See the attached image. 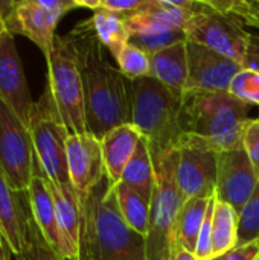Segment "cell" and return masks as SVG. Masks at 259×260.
<instances>
[{"instance_id": "cell-1", "label": "cell", "mask_w": 259, "mask_h": 260, "mask_svg": "<svg viewBox=\"0 0 259 260\" xmlns=\"http://www.w3.org/2000/svg\"><path fill=\"white\" fill-rule=\"evenodd\" d=\"M67 37L82 79L87 129L101 140L111 129L131 123L130 81L105 59L104 46L89 18L79 21Z\"/></svg>"}, {"instance_id": "cell-2", "label": "cell", "mask_w": 259, "mask_h": 260, "mask_svg": "<svg viewBox=\"0 0 259 260\" xmlns=\"http://www.w3.org/2000/svg\"><path fill=\"white\" fill-rule=\"evenodd\" d=\"M79 260H148L145 236L124 221L107 174L81 200Z\"/></svg>"}, {"instance_id": "cell-3", "label": "cell", "mask_w": 259, "mask_h": 260, "mask_svg": "<svg viewBox=\"0 0 259 260\" xmlns=\"http://www.w3.org/2000/svg\"><path fill=\"white\" fill-rule=\"evenodd\" d=\"M250 108L229 91H185L180 107L183 143H197L214 152L243 148Z\"/></svg>"}, {"instance_id": "cell-4", "label": "cell", "mask_w": 259, "mask_h": 260, "mask_svg": "<svg viewBox=\"0 0 259 260\" xmlns=\"http://www.w3.org/2000/svg\"><path fill=\"white\" fill-rule=\"evenodd\" d=\"M131 123L148 146L154 168L160 160L179 151L185 134L180 126L182 96L153 76L130 81Z\"/></svg>"}, {"instance_id": "cell-5", "label": "cell", "mask_w": 259, "mask_h": 260, "mask_svg": "<svg viewBox=\"0 0 259 260\" xmlns=\"http://www.w3.org/2000/svg\"><path fill=\"white\" fill-rule=\"evenodd\" d=\"M179 151L165 155L156 166V189L151 201L150 224L145 236L147 259L171 260L176 250V227L185 203L177 184Z\"/></svg>"}, {"instance_id": "cell-6", "label": "cell", "mask_w": 259, "mask_h": 260, "mask_svg": "<svg viewBox=\"0 0 259 260\" xmlns=\"http://www.w3.org/2000/svg\"><path fill=\"white\" fill-rule=\"evenodd\" d=\"M27 128L35 158L47 180L60 187L73 189L66 154V143L70 133L58 113L49 87L34 102Z\"/></svg>"}, {"instance_id": "cell-7", "label": "cell", "mask_w": 259, "mask_h": 260, "mask_svg": "<svg viewBox=\"0 0 259 260\" xmlns=\"http://www.w3.org/2000/svg\"><path fill=\"white\" fill-rule=\"evenodd\" d=\"M49 70V90L58 113L70 134H85V105L82 79L75 49L67 35H56L50 55L46 58Z\"/></svg>"}, {"instance_id": "cell-8", "label": "cell", "mask_w": 259, "mask_h": 260, "mask_svg": "<svg viewBox=\"0 0 259 260\" xmlns=\"http://www.w3.org/2000/svg\"><path fill=\"white\" fill-rule=\"evenodd\" d=\"M35 166V154L27 125L0 98V169L11 186L27 190Z\"/></svg>"}, {"instance_id": "cell-9", "label": "cell", "mask_w": 259, "mask_h": 260, "mask_svg": "<svg viewBox=\"0 0 259 260\" xmlns=\"http://www.w3.org/2000/svg\"><path fill=\"white\" fill-rule=\"evenodd\" d=\"M75 8L76 0H14L6 24L12 35L29 38L47 58L55 43L58 21Z\"/></svg>"}, {"instance_id": "cell-10", "label": "cell", "mask_w": 259, "mask_h": 260, "mask_svg": "<svg viewBox=\"0 0 259 260\" xmlns=\"http://www.w3.org/2000/svg\"><path fill=\"white\" fill-rule=\"evenodd\" d=\"M183 30L188 41L212 49L244 66L250 32L209 11L202 0H197V9L185 23Z\"/></svg>"}, {"instance_id": "cell-11", "label": "cell", "mask_w": 259, "mask_h": 260, "mask_svg": "<svg viewBox=\"0 0 259 260\" xmlns=\"http://www.w3.org/2000/svg\"><path fill=\"white\" fill-rule=\"evenodd\" d=\"M0 232L14 256L24 253L43 239L32 215L27 190L11 186L0 169Z\"/></svg>"}, {"instance_id": "cell-12", "label": "cell", "mask_w": 259, "mask_h": 260, "mask_svg": "<svg viewBox=\"0 0 259 260\" xmlns=\"http://www.w3.org/2000/svg\"><path fill=\"white\" fill-rule=\"evenodd\" d=\"M258 174L244 148L217 152V200L232 206L238 215L252 197Z\"/></svg>"}, {"instance_id": "cell-13", "label": "cell", "mask_w": 259, "mask_h": 260, "mask_svg": "<svg viewBox=\"0 0 259 260\" xmlns=\"http://www.w3.org/2000/svg\"><path fill=\"white\" fill-rule=\"evenodd\" d=\"M186 52L188 82L185 91H229L231 82L244 69L243 64L188 40Z\"/></svg>"}, {"instance_id": "cell-14", "label": "cell", "mask_w": 259, "mask_h": 260, "mask_svg": "<svg viewBox=\"0 0 259 260\" xmlns=\"http://www.w3.org/2000/svg\"><path fill=\"white\" fill-rule=\"evenodd\" d=\"M177 184L185 200L214 197L217 190V152L185 142L179 149Z\"/></svg>"}, {"instance_id": "cell-15", "label": "cell", "mask_w": 259, "mask_h": 260, "mask_svg": "<svg viewBox=\"0 0 259 260\" xmlns=\"http://www.w3.org/2000/svg\"><path fill=\"white\" fill-rule=\"evenodd\" d=\"M70 183L82 200L105 175L101 140L85 134H69L66 143Z\"/></svg>"}, {"instance_id": "cell-16", "label": "cell", "mask_w": 259, "mask_h": 260, "mask_svg": "<svg viewBox=\"0 0 259 260\" xmlns=\"http://www.w3.org/2000/svg\"><path fill=\"white\" fill-rule=\"evenodd\" d=\"M0 98L17 113L24 125L29 123L35 101L31 98L12 34L0 41Z\"/></svg>"}, {"instance_id": "cell-17", "label": "cell", "mask_w": 259, "mask_h": 260, "mask_svg": "<svg viewBox=\"0 0 259 260\" xmlns=\"http://www.w3.org/2000/svg\"><path fill=\"white\" fill-rule=\"evenodd\" d=\"M29 201H31V209L34 215V221L49 245V248L60 257L64 260V247H63V239L61 233L58 229V221H56V210H55V203L52 192L49 189L47 178L44 172L41 171L37 158H35V166H34V175L27 189Z\"/></svg>"}, {"instance_id": "cell-18", "label": "cell", "mask_w": 259, "mask_h": 260, "mask_svg": "<svg viewBox=\"0 0 259 260\" xmlns=\"http://www.w3.org/2000/svg\"><path fill=\"white\" fill-rule=\"evenodd\" d=\"M140 140L142 136L133 123L121 125L101 139L105 174L113 184L121 181L124 169L136 152Z\"/></svg>"}, {"instance_id": "cell-19", "label": "cell", "mask_w": 259, "mask_h": 260, "mask_svg": "<svg viewBox=\"0 0 259 260\" xmlns=\"http://www.w3.org/2000/svg\"><path fill=\"white\" fill-rule=\"evenodd\" d=\"M150 56V76L156 78L172 91L183 94L188 82V52L186 41L177 43Z\"/></svg>"}, {"instance_id": "cell-20", "label": "cell", "mask_w": 259, "mask_h": 260, "mask_svg": "<svg viewBox=\"0 0 259 260\" xmlns=\"http://www.w3.org/2000/svg\"><path fill=\"white\" fill-rule=\"evenodd\" d=\"M211 198H189L185 200L176 227V248H183L195 254L200 230L208 212Z\"/></svg>"}, {"instance_id": "cell-21", "label": "cell", "mask_w": 259, "mask_h": 260, "mask_svg": "<svg viewBox=\"0 0 259 260\" xmlns=\"http://www.w3.org/2000/svg\"><path fill=\"white\" fill-rule=\"evenodd\" d=\"M121 181L142 195L148 203L153 201L154 189H156V168L143 139L140 140L136 152L124 169Z\"/></svg>"}, {"instance_id": "cell-22", "label": "cell", "mask_w": 259, "mask_h": 260, "mask_svg": "<svg viewBox=\"0 0 259 260\" xmlns=\"http://www.w3.org/2000/svg\"><path fill=\"white\" fill-rule=\"evenodd\" d=\"M89 20L101 44L107 47L114 58L130 43L131 34L127 27L125 20L118 14L99 8L93 11V15Z\"/></svg>"}, {"instance_id": "cell-23", "label": "cell", "mask_w": 259, "mask_h": 260, "mask_svg": "<svg viewBox=\"0 0 259 260\" xmlns=\"http://www.w3.org/2000/svg\"><path fill=\"white\" fill-rule=\"evenodd\" d=\"M238 224H240L238 212L232 206L217 200L215 197L214 221H212V251H214L212 259L237 247Z\"/></svg>"}, {"instance_id": "cell-24", "label": "cell", "mask_w": 259, "mask_h": 260, "mask_svg": "<svg viewBox=\"0 0 259 260\" xmlns=\"http://www.w3.org/2000/svg\"><path fill=\"white\" fill-rule=\"evenodd\" d=\"M114 193L119 206V212L130 229L136 233L147 236L148 224H150V212L151 203H148L142 195L136 190L124 184L122 181L114 184Z\"/></svg>"}, {"instance_id": "cell-25", "label": "cell", "mask_w": 259, "mask_h": 260, "mask_svg": "<svg viewBox=\"0 0 259 260\" xmlns=\"http://www.w3.org/2000/svg\"><path fill=\"white\" fill-rule=\"evenodd\" d=\"M202 3L244 29L250 26L259 30V0H202Z\"/></svg>"}, {"instance_id": "cell-26", "label": "cell", "mask_w": 259, "mask_h": 260, "mask_svg": "<svg viewBox=\"0 0 259 260\" xmlns=\"http://www.w3.org/2000/svg\"><path fill=\"white\" fill-rule=\"evenodd\" d=\"M114 59L119 64V70L128 81L150 76V56L131 43H128Z\"/></svg>"}, {"instance_id": "cell-27", "label": "cell", "mask_w": 259, "mask_h": 260, "mask_svg": "<svg viewBox=\"0 0 259 260\" xmlns=\"http://www.w3.org/2000/svg\"><path fill=\"white\" fill-rule=\"evenodd\" d=\"M182 41H186V34L183 29H172L154 34H133L130 37V43L143 50L147 55L163 50Z\"/></svg>"}, {"instance_id": "cell-28", "label": "cell", "mask_w": 259, "mask_h": 260, "mask_svg": "<svg viewBox=\"0 0 259 260\" xmlns=\"http://www.w3.org/2000/svg\"><path fill=\"white\" fill-rule=\"evenodd\" d=\"M256 239H259V180L252 197L240 213L237 245H244Z\"/></svg>"}, {"instance_id": "cell-29", "label": "cell", "mask_w": 259, "mask_h": 260, "mask_svg": "<svg viewBox=\"0 0 259 260\" xmlns=\"http://www.w3.org/2000/svg\"><path fill=\"white\" fill-rule=\"evenodd\" d=\"M229 93L249 105H259V72L244 67L231 82Z\"/></svg>"}, {"instance_id": "cell-30", "label": "cell", "mask_w": 259, "mask_h": 260, "mask_svg": "<svg viewBox=\"0 0 259 260\" xmlns=\"http://www.w3.org/2000/svg\"><path fill=\"white\" fill-rule=\"evenodd\" d=\"M214 207H215V195L212 197L208 212L200 230L197 248H195V257L197 260H212L214 251H212V221H214Z\"/></svg>"}, {"instance_id": "cell-31", "label": "cell", "mask_w": 259, "mask_h": 260, "mask_svg": "<svg viewBox=\"0 0 259 260\" xmlns=\"http://www.w3.org/2000/svg\"><path fill=\"white\" fill-rule=\"evenodd\" d=\"M243 148L246 149L253 169L259 177V117L249 119L243 136Z\"/></svg>"}, {"instance_id": "cell-32", "label": "cell", "mask_w": 259, "mask_h": 260, "mask_svg": "<svg viewBox=\"0 0 259 260\" xmlns=\"http://www.w3.org/2000/svg\"><path fill=\"white\" fill-rule=\"evenodd\" d=\"M148 5V0H101V6L105 11H110L113 14H118L124 20L139 14L145 9Z\"/></svg>"}, {"instance_id": "cell-33", "label": "cell", "mask_w": 259, "mask_h": 260, "mask_svg": "<svg viewBox=\"0 0 259 260\" xmlns=\"http://www.w3.org/2000/svg\"><path fill=\"white\" fill-rule=\"evenodd\" d=\"M212 260H259V239L244 245H237Z\"/></svg>"}, {"instance_id": "cell-34", "label": "cell", "mask_w": 259, "mask_h": 260, "mask_svg": "<svg viewBox=\"0 0 259 260\" xmlns=\"http://www.w3.org/2000/svg\"><path fill=\"white\" fill-rule=\"evenodd\" d=\"M15 260H61L46 244L44 239L38 241L37 244H34L31 248H27L24 253L14 256Z\"/></svg>"}, {"instance_id": "cell-35", "label": "cell", "mask_w": 259, "mask_h": 260, "mask_svg": "<svg viewBox=\"0 0 259 260\" xmlns=\"http://www.w3.org/2000/svg\"><path fill=\"white\" fill-rule=\"evenodd\" d=\"M244 67L246 69H252L259 72V35L258 34H252L250 32V38H249V47H247V53H246V59H244Z\"/></svg>"}, {"instance_id": "cell-36", "label": "cell", "mask_w": 259, "mask_h": 260, "mask_svg": "<svg viewBox=\"0 0 259 260\" xmlns=\"http://www.w3.org/2000/svg\"><path fill=\"white\" fill-rule=\"evenodd\" d=\"M14 254H12V250L11 247L8 245L6 239L3 238L2 232H0V260H11Z\"/></svg>"}, {"instance_id": "cell-37", "label": "cell", "mask_w": 259, "mask_h": 260, "mask_svg": "<svg viewBox=\"0 0 259 260\" xmlns=\"http://www.w3.org/2000/svg\"><path fill=\"white\" fill-rule=\"evenodd\" d=\"M171 260H197L195 254L188 251V250H183V248H176L172 256H171Z\"/></svg>"}, {"instance_id": "cell-38", "label": "cell", "mask_w": 259, "mask_h": 260, "mask_svg": "<svg viewBox=\"0 0 259 260\" xmlns=\"http://www.w3.org/2000/svg\"><path fill=\"white\" fill-rule=\"evenodd\" d=\"M11 32H9V29H8V24H6V18L3 17V15H0V41L5 38V37H8Z\"/></svg>"}]
</instances>
